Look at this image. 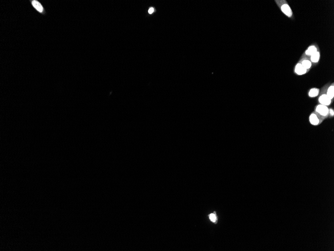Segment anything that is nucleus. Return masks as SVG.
Here are the masks:
<instances>
[{
    "label": "nucleus",
    "instance_id": "obj_1",
    "mask_svg": "<svg viewBox=\"0 0 334 251\" xmlns=\"http://www.w3.org/2000/svg\"><path fill=\"white\" fill-rule=\"evenodd\" d=\"M277 6L280 8L282 13L290 19L294 17L292 10L289 6L288 3L286 0H276L275 1Z\"/></svg>",
    "mask_w": 334,
    "mask_h": 251
},
{
    "label": "nucleus",
    "instance_id": "obj_2",
    "mask_svg": "<svg viewBox=\"0 0 334 251\" xmlns=\"http://www.w3.org/2000/svg\"><path fill=\"white\" fill-rule=\"evenodd\" d=\"M328 87V85L325 86L323 88L321 93L320 94V96L319 97V102L320 104L324 105L325 106H328L331 104L332 101L329 98L326 94V90Z\"/></svg>",
    "mask_w": 334,
    "mask_h": 251
},
{
    "label": "nucleus",
    "instance_id": "obj_3",
    "mask_svg": "<svg viewBox=\"0 0 334 251\" xmlns=\"http://www.w3.org/2000/svg\"><path fill=\"white\" fill-rule=\"evenodd\" d=\"M315 112L322 117L324 119H325L329 115V108L328 106L324 105H317L315 108Z\"/></svg>",
    "mask_w": 334,
    "mask_h": 251
},
{
    "label": "nucleus",
    "instance_id": "obj_4",
    "mask_svg": "<svg viewBox=\"0 0 334 251\" xmlns=\"http://www.w3.org/2000/svg\"><path fill=\"white\" fill-rule=\"evenodd\" d=\"M324 120L322 117L316 114L315 111L312 113L309 116L310 124L314 126L319 125Z\"/></svg>",
    "mask_w": 334,
    "mask_h": 251
},
{
    "label": "nucleus",
    "instance_id": "obj_5",
    "mask_svg": "<svg viewBox=\"0 0 334 251\" xmlns=\"http://www.w3.org/2000/svg\"><path fill=\"white\" fill-rule=\"evenodd\" d=\"M320 50L319 47L317 44H313L310 45L304 52L303 55L304 56H307V57L310 58L312 55L314 54L316 52Z\"/></svg>",
    "mask_w": 334,
    "mask_h": 251
},
{
    "label": "nucleus",
    "instance_id": "obj_6",
    "mask_svg": "<svg viewBox=\"0 0 334 251\" xmlns=\"http://www.w3.org/2000/svg\"><path fill=\"white\" fill-rule=\"evenodd\" d=\"M299 62L301 63L304 67L305 68L308 70H310V69L312 67V64L310 61L309 58L307 57V56H304L302 55Z\"/></svg>",
    "mask_w": 334,
    "mask_h": 251
},
{
    "label": "nucleus",
    "instance_id": "obj_7",
    "mask_svg": "<svg viewBox=\"0 0 334 251\" xmlns=\"http://www.w3.org/2000/svg\"><path fill=\"white\" fill-rule=\"evenodd\" d=\"M309 71V70L306 69L304 67L302 66V65L299 62H298L297 64L296 65L295 68H294V72L298 75H303L307 73Z\"/></svg>",
    "mask_w": 334,
    "mask_h": 251
},
{
    "label": "nucleus",
    "instance_id": "obj_8",
    "mask_svg": "<svg viewBox=\"0 0 334 251\" xmlns=\"http://www.w3.org/2000/svg\"><path fill=\"white\" fill-rule=\"evenodd\" d=\"M320 57H321V54H320V50L317 51V52H316L315 54L312 55L310 58V61H311L312 64L313 66H316L317 64L319 63V61H320Z\"/></svg>",
    "mask_w": 334,
    "mask_h": 251
},
{
    "label": "nucleus",
    "instance_id": "obj_9",
    "mask_svg": "<svg viewBox=\"0 0 334 251\" xmlns=\"http://www.w3.org/2000/svg\"><path fill=\"white\" fill-rule=\"evenodd\" d=\"M326 94L329 98L333 101L334 98V83L330 85L328 87L326 90Z\"/></svg>",
    "mask_w": 334,
    "mask_h": 251
},
{
    "label": "nucleus",
    "instance_id": "obj_10",
    "mask_svg": "<svg viewBox=\"0 0 334 251\" xmlns=\"http://www.w3.org/2000/svg\"><path fill=\"white\" fill-rule=\"evenodd\" d=\"M320 94V89L317 88H313L309 91V96L311 98H314L318 96Z\"/></svg>",
    "mask_w": 334,
    "mask_h": 251
},
{
    "label": "nucleus",
    "instance_id": "obj_11",
    "mask_svg": "<svg viewBox=\"0 0 334 251\" xmlns=\"http://www.w3.org/2000/svg\"><path fill=\"white\" fill-rule=\"evenodd\" d=\"M32 3L33 7H34L38 11H39V12H41V13L43 12V8L42 7V5L41 4V3H39V2L37 1H33Z\"/></svg>",
    "mask_w": 334,
    "mask_h": 251
},
{
    "label": "nucleus",
    "instance_id": "obj_12",
    "mask_svg": "<svg viewBox=\"0 0 334 251\" xmlns=\"http://www.w3.org/2000/svg\"><path fill=\"white\" fill-rule=\"evenodd\" d=\"M210 219L211 221H212L213 222H217V217L215 213L214 214H210L209 215Z\"/></svg>",
    "mask_w": 334,
    "mask_h": 251
},
{
    "label": "nucleus",
    "instance_id": "obj_13",
    "mask_svg": "<svg viewBox=\"0 0 334 251\" xmlns=\"http://www.w3.org/2000/svg\"><path fill=\"white\" fill-rule=\"evenodd\" d=\"M329 115H330V116H331V117H333V116H334V111L333 109H332V108H330V109H329Z\"/></svg>",
    "mask_w": 334,
    "mask_h": 251
},
{
    "label": "nucleus",
    "instance_id": "obj_14",
    "mask_svg": "<svg viewBox=\"0 0 334 251\" xmlns=\"http://www.w3.org/2000/svg\"><path fill=\"white\" fill-rule=\"evenodd\" d=\"M154 12V9L152 7L150 8L149 9V11H148V12H149V14H152V13H153Z\"/></svg>",
    "mask_w": 334,
    "mask_h": 251
}]
</instances>
